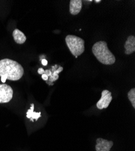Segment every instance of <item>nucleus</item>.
<instances>
[{
    "label": "nucleus",
    "instance_id": "nucleus-10",
    "mask_svg": "<svg viewBox=\"0 0 135 151\" xmlns=\"http://www.w3.org/2000/svg\"><path fill=\"white\" fill-rule=\"evenodd\" d=\"M12 35L15 42L18 44H22L26 41V36L19 29H15Z\"/></svg>",
    "mask_w": 135,
    "mask_h": 151
},
{
    "label": "nucleus",
    "instance_id": "nucleus-17",
    "mask_svg": "<svg viewBox=\"0 0 135 151\" xmlns=\"http://www.w3.org/2000/svg\"><path fill=\"white\" fill-rule=\"evenodd\" d=\"M38 73L40 74H43L44 73V70L43 68H40L38 69Z\"/></svg>",
    "mask_w": 135,
    "mask_h": 151
},
{
    "label": "nucleus",
    "instance_id": "nucleus-19",
    "mask_svg": "<svg viewBox=\"0 0 135 151\" xmlns=\"http://www.w3.org/2000/svg\"><path fill=\"white\" fill-rule=\"evenodd\" d=\"M75 58H78V56H75Z\"/></svg>",
    "mask_w": 135,
    "mask_h": 151
},
{
    "label": "nucleus",
    "instance_id": "nucleus-16",
    "mask_svg": "<svg viewBox=\"0 0 135 151\" xmlns=\"http://www.w3.org/2000/svg\"><path fill=\"white\" fill-rule=\"evenodd\" d=\"M41 63H42V64H43L44 66H46V65H47L48 62H47V60L46 59H42V60H41Z\"/></svg>",
    "mask_w": 135,
    "mask_h": 151
},
{
    "label": "nucleus",
    "instance_id": "nucleus-6",
    "mask_svg": "<svg viewBox=\"0 0 135 151\" xmlns=\"http://www.w3.org/2000/svg\"><path fill=\"white\" fill-rule=\"evenodd\" d=\"M113 145V142L112 141H108L102 138H98L96 140L95 146L96 151H110Z\"/></svg>",
    "mask_w": 135,
    "mask_h": 151
},
{
    "label": "nucleus",
    "instance_id": "nucleus-1",
    "mask_svg": "<svg viewBox=\"0 0 135 151\" xmlns=\"http://www.w3.org/2000/svg\"><path fill=\"white\" fill-rule=\"evenodd\" d=\"M24 73L23 67L17 61L10 59L0 60V77L6 76L7 79L17 81L22 77Z\"/></svg>",
    "mask_w": 135,
    "mask_h": 151
},
{
    "label": "nucleus",
    "instance_id": "nucleus-8",
    "mask_svg": "<svg viewBox=\"0 0 135 151\" xmlns=\"http://www.w3.org/2000/svg\"><path fill=\"white\" fill-rule=\"evenodd\" d=\"M69 6L70 14L72 15H77L82 9V1L81 0H71Z\"/></svg>",
    "mask_w": 135,
    "mask_h": 151
},
{
    "label": "nucleus",
    "instance_id": "nucleus-9",
    "mask_svg": "<svg viewBox=\"0 0 135 151\" xmlns=\"http://www.w3.org/2000/svg\"><path fill=\"white\" fill-rule=\"evenodd\" d=\"M125 54L129 55L135 52V37L134 36H129L124 44Z\"/></svg>",
    "mask_w": 135,
    "mask_h": 151
},
{
    "label": "nucleus",
    "instance_id": "nucleus-18",
    "mask_svg": "<svg viewBox=\"0 0 135 151\" xmlns=\"http://www.w3.org/2000/svg\"><path fill=\"white\" fill-rule=\"evenodd\" d=\"M95 2L96 3H100V2H101V0H96V1H95Z\"/></svg>",
    "mask_w": 135,
    "mask_h": 151
},
{
    "label": "nucleus",
    "instance_id": "nucleus-13",
    "mask_svg": "<svg viewBox=\"0 0 135 151\" xmlns=\"http://www.w3.org/2000/svg\"><path fill=\"white\" fill-rule=\"evenodd\" d=\"M44 74H46L48 77H49L52 74V71H51V70H44Z\"/></svg>",
    "mask_w": 135,
    "mask_h": 151
},
{
    "label": "nucleus",
    "instance_id": "nucleus-5",
    "mask_svg": "<svg viewBox=\"0 0 135 151\" xmlns=\"http://www.w3.org/2000/svg\"><path fill=\"white\" fill-rule=\"evenodd\" d=\"M113 99L112 93L107 90L103 91L101 93V97L96 104V106L99 109L107 108L110 102Z\"/></svg>",
    "mask_w": 135,
    "mask_h": 151
},
{
    "label": "nucleus",
    "instance_id": "nucleus-3",
    "mask_svg": "<svg viewBox=\"0 0 135 151\" xmlns=\"http://www.w3.org/2000/svg\"><path fill=\"white\" fill-rule=\"evenodd\" d=\"M66 43L72 55L79 56L81 55L85 50L84 40L81 37L69 35L66 37Z\"/></svg>",
    "mask_w": 135,
    "mask_h": 151
},
{
    "label": "nucleus",
    "instance_id": "nucleus-14",
    "mask_svg": "<svg viewBox=\"0 0 135 151\" xmlns=\"http://www.w3.org/2000/svg\"><path fill=\"white\" fill-rule=\"evenodd\" d=\"M7 79V76H1V80L3 83H6V81Z\"/></svg>",
    "mask_w": 135,
    "mask_h": 151
},
{
    "label": "nucleus",
    "instance_id": "nucleus-7",
    "mask_svg": "<svg viewBox=\"0 0 135 151\" xmlns=\"http://www.w3.org/2000/svg\"><path fill=\"white\" fill-rule=\"evenodd\" d=\"M52 74L48 77V81H45L48 85H53V83L59 79V73L63 70V67L61 66H58V65H55L52 67Z\"/></svg>",
    "mask_w": 135,
    "mask_h": 151
},
{
    "label": "nucleus",
    "instance_id": "nucleus-2",
    "mask_svg": "<svg viewBox=\"0 0 135 151\" xmlns=\"http://www.w3.org/2000/svg\"><path fill=\"white\" fill-rule=\"evenodd\" d=\"M92 53L97 60L104 65H113L116 62L115 56L109 50L105 41L96 42L93 45Z\"/></svg>",
    "mask_w": 135,
    "mask_h": 151
},
{
    "label": "nucleus",
    "instance_id": "nucleus-12",
    "mask_svg": "<svg viewBox=\"0 0 135 151\" xmlns=\"http://www.w3.org/2000/svg\"><path fill=\"white\" fill-rule=\"evenodd\" d=\"M127 96L130 102L131 103L133 107L135 108V88L131 89L129 91Z\"/></svg>",
    "mask_w": 135,
    "mask_h": 151
},
{
    "label": "nucleus",
    "instance_id": "nucleus-15",
    "mask_svg": "<svg viewBox=\"0 0 135 151\" xmlns=\"http://www.w3.org/2000/svg\"><path fill=\"white\" fill-rule=\"evenodd\" d=\"M42 79H43L44 81H48V77L47 76L46 74H42Z\"/></svg>",
    "mask_w": 135,
    "mask_h": 151
},
{
    "label": "nucleus",
    "instance_id": "nucleus-4",
    "mask_svg": "<svg viewBox=\"0 0 135 151\" xmlns=\"http://www.w3.org/2000/svg\"><path fill=\"white\" fill-rule=\"evenodd\" d=\"M14 91L12 87L7 84H0V104L9 102L13 97Z\"/></svg>",
    "mask_w": 135,
    "mask_h": 151
},
{
    "label": "nucleus",
    "instance_id": "nucleus-11",
    "mask_svg": "<svg viewBox=\"0 0 135 151\" xmlns=\"http://www.w3.org/2000/svg\"><path fill=\"white\" fill-rule=\"evenodd\" d=\"M34 109V104L31 105V108L27 112V118L29 119L32 122H33L34 120H37L41 117V112H36L33 111Z\"/></svg>",
    "mask_w": 135,
    "mask_h": 151
}]
</instances>
